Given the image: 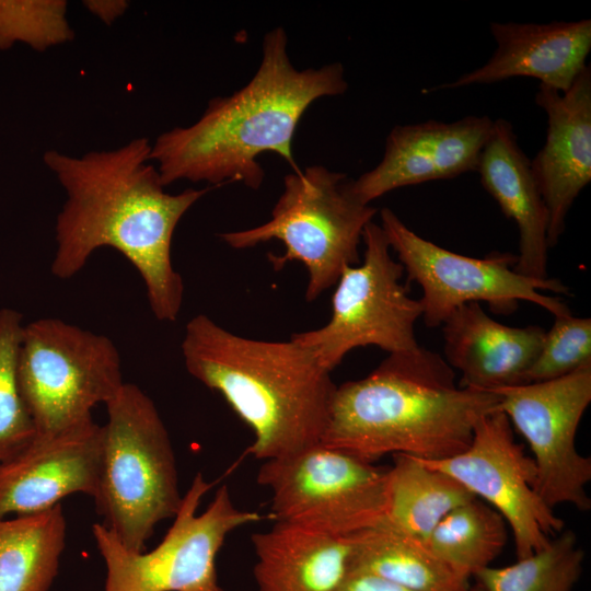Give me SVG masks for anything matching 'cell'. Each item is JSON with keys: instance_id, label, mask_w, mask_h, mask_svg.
Wrapping results in <instances>:
<instances>
[{"instance_id": "1", "label": "cell", "mask_w": 591, "mask_h": 591, "mask_svg": "<svg viewBox=\"0 0 591 591\" xmlns=\"http://www.w3.org/2000/svg\"><path fill=\"white\" fill-rule=\"evenodd\" d=\"M150 153L146 137L81 157L57 150L44 153V163L66 193L56 218L50 269L55 277L70 279L96 250L113 247L138 270L155 318L174 322L184 283L172 264L173 234L210 187L166 193Z\"/></svg>"}, {"instance_id": "2", "label": "cell", "mask_w": 591, "mask_h": 591, "mask_svg": "<svg viewBox=\"0 0 591 591\" xmlns=\"http://www.w3.org/2000/svg\"><path fill=\"white\" fill-rule=\"evenodd\" d=\"M262 48L259 67L242 89L210 100L196 123L174 127L151 144L164 186L186 179L258 189L265 173L257 157L268 151L300 171L291 150L298 123L317 99L347 91L344 67L296 69L282 27L267 32Z\"/></svg>"}, {"instance_id": "3", "label": "cell", "mask_w": 591, "mask_h": 591, "mask_svg": "<svg viewBox=\"0 0 591 591\" xmlns=\"http://www.w3.org/2000/svg\"><path fill=\"white\" fill-rule=\"evenodd\" d=\"M499 402L495 392L456 384L445 359L418 346L336 386L321 442L372 463L387 454L443 460L470 445Z\"/></svg>"}, {"instance_id": "4", "label": "cell", "mask_w": 591, "mask_h": 591, "mask_svg": "<svg viewBox=\"0 0 591 591\" xmlns=\"http://www.w3.org/2000/svg\"><path fill=\"white\" fill-rule=\"evenodd\" d=\"M188 373L218 392L251 428L247 452L267 461L321 442L336 384L315 356L290 338L239 336L198 314L182 341Z\"/></svg>"}, {"instance_id": "5", "label": "cell", "mask_w": 591, "mask_h": 591, "mask_svg": "<svg viewBox=\"0 0 591 591\" xmlns=\"http://www.w3.org/2000/svg\"><path fill=\"white\" fill-rule=\"evenodd\" d=\"M105 406L93 499L119 542L142 552L158 523L174 518L182 503L173 447L153 401L139 386L124 383Z\"/></svg>"}, {"instance_id": "6", "label": "cell", "mask_w": 591, "mask_h": 591, "mask_svg": "<svg viewBox=\"0 0 591 591\" xmlns=\"http://www.w3.org/2000/svg\"><path fill=\"white\" fill-rule=\"evenodd\" d=\"M346 174L322 165L293 172L283 178V190L267 222L219 236L235 250L270 240L285 245L281 255L268 254L276 270L301 262L309 271L308 302L336 285L346 266L359 263L366 225L378 209L358 200Z\"/></svg>"}, {"instance_id": "7", "label": "cell", "mask_w": 591, "mask_h": 591, "mask_svg": "<svg viewBox=\"0 0 591 591\" xmlns=\"http://www.w3.org/2000/svg\"><path fill=\"white\" fill-rule=\"evenodd\" d=\"M16 375L38 436L93 419L92 408L111 401L125 383L111 338L53 317L24 324Z\"/></svg>"}, {"instance_id": "8", "label": "cell", "mask_w": 591, "mask_h": 591, "mask_svg": "<svg viewBox=\"0 0 591 591\" xmlns=\"http://www.w3.org/2000/svg\"><path fill=\"white\" fill-rule=\"evenodd\" d=\"M210 488L197 473L173 524L150 552L129 551L104 524H93L92 534L106 566L104 591H223L217 575L218 553L232 531L262 515L236 508L225 485L197 513Z\"/></svg>"}, {"instance_id": "9", "label": "cell", "mask_w": 591, "mask_h": 591, "mask_svg": "<svg viewBox=\"0 0 591 591\" xmlns=\"http://www.w3.org/2000/svg\"><path fill=\"white\" fill-rule=\"evenodd\" d=\"M257 483L271 491L277 523L348 537L386 518L389 467L322 442L264 461Z\"/></svg>"}, {"instance_id": "10", "label": "cell", "mask_w": 591, "mask_h": 591, "mask_svg": "<svg viewBox=\"0 0 591 591\" xmlns=\"http://www.w3.org/2000/svg\"><path fill=\"white\" fill-rule=\"evenodd\" d=\"M362 242V263L346 266L335 285L329 321L291 336L329 372L358 347L376 346L394 354L419 346L415 325L422 316V306L402 283L404 268L393 259L381 225L369 222Z\"/></svg>"}, {"instance_id": "11", "label": "cell", "mask_w": 591, "mask_h": 591, "mask_svg": "<svg viewBox=\"0 0 591 591\" xmlns=\"http://www.w3.org/2000/svg\"><path fill=\"white\" fill-rule=\"evenodd\" d=\"M391 250L407 274V281L417 282L422 290L419 300L427 326L442 325L459 306L470 302H486L493 312L510 314L519 301H529L554 316L570 314L556 294L568 292L557 279H535L515 271L517 256L494 253L485 258L460 255L428 241L410 230L390 208L380 211Z\"/></svg>"}, {"instance_id": "12", "label": "cell", "mask_w": 591, "mask_h": 591, "mask_svg": "<svg viewBox=\"0 0 591 591\" xmlns=\"http://www.w3.org/2000/svg\"><path fill=\"white\" fill-rule=\"evenodd\" d=\"M499 410L524 437L537 471L536 489L551 508H591V459L576 449L579 422L591 402V364L567 375L495 391Z\"/></svg>"}, {"instance_id": "13", "label": "cell", "mask_w": 591, "mask_h": 591, "mask_svg": "<svg viewBox=\"0 0 591 591\" xmlns=\"http://www.w3.org/2000/svg\"><path fill=\"white\" fill-rule=\"evenodd\" d=\"M420 461L455 478L503 518L513 535L517 559L543 549L551 535L564 530V521L537 493L532 456L515 442L512 425L499 409L479 419L461 453Z\"/></svg>"}, {"instance_id": "14", "label": "cell", "mask_w": 591, "mask_h": 591, "mask_svg": "<svg viewBox=\"0 0 591 591\" xmlns=\"http://www.w3.org/2000/svg\"><path fill=\"white\" fill-rule=\"evenodd\" d=\"M493 129L494 119L473 115L452 123L430 119L394 126L386 137L381 161L351 179V192L358 200L370 205L401 187L476 172Z\"/></svg>"}, {"instance_id": "15", "label": "cell", "mask_w": 591, "mask_h": 591, "mask_svg": "<svg viewBox=\"0 0 591 591\" xmlns=\"http://www.w3.org/2000/svg\"><path fill=\"white\" fill-rule=\"evenodd\" d=\"M102 426L93 419L38 436L0 462V519L48 510L72 494L94 497L102 453Z\"/></svg>"}, {"instance_id": "16", "label": "cell", "mask_w": 591, "mask_h": 591, "mask_svg": "<svg viewBox=\"0 0 591 591\" xmlns=\"http://www.w3.org/2000/svg\"><path fill=\"white\" fill-rule=\"evenodd\" d=\"M535 103L547 116L545 143L531 171L548 211L547 242L557 244L575 199L591 182V68L566 92L540 84Z\"/></svg>"}, {"instance_id": "17", "label": "cell", "mask_w": 591, "mask_h": 591, "mask_svg": "<svg viewBox=\"0 0 591 591\" xmlns=\"http://www.w3.org/2000/svg\"><path fill=\"white\" fill-rule=\"evenodd\" d=\"M496 49L483 66L430 91L491 84L515 77L566 92L587 67L591 20L549 23L491 22Z\"/></svg>"}, {"instance_id": "18", "label": "cell", "mask_w": 591, "mask_h": 591, "mask_svg": "<svg viewBox=\"0 0 591 591\" xmlns=\"http://www.w3.org/2000/svg\"><path fill=\"white\" fill-rule=\"evenodd\" d=\"M445 361L460 371V386L480 391L524 383L545 331L493 320L477 302L456 308L442 323Z\"/></svg>"}, {"instance_id": "19", "label": "cell", "mask_w": 591, "mask_h": 591, "mask_svg": "<svg viewBox=\"0 0 591 591\" xmlns=\"http://www.w3.org/2000/svg\"><path fill=\"white\" fill-rule=\"evenodd\" d=\"M476 172L486 192L518 227L515 271L530 278H548V211L532 174L531 160L519 146L509 120H494Z\"/></svg>"}, {"instance_id": "20", "label": "cell", "mask_w": 591, "mask_h": 591, "mask_svg": "<svg viewBox=\"0 0 591 591\" xmlns=\"http://www.w3.org/2000/svg\"><path fill=\"white\" fill-rule=\"evenodd\" d=\"M252 544L257 591H338L352 573L351 536L276 522Z\"/></svg>"}, {"instance_id": "21", "label": "cell", "mask_w": 591, "mask_h": 591, "mask_svg": "<svg viewBox=\"0 0 591 591\" xmlns=\"http://www.w3.org/2000/svg\"><path fill=\"white\" fill-rule=\"evenodd\" d=\"M352 573H367L409 591H468L457 575L426 542L382 522L351 536Z\"/></svg>"}, {"instance_id": "22", "label": "cell", "mask_w": 591, "mask_h": 591, "mask_svg": "<svg viewBox=\"0 0 591 591\" xmlns=\"http://www.w3.org/2000/svg\"><path fill=\"white\" fill-rule=\"evenodd\" d=\"M66 530L60 503L0 519V591H48L58 573Z\"/></svg>"}, {"instance_id": "23", "label": "cell", "mask_w": 591, "mask_h": 591, "mask_svg": "<svg viewBox=\"0 0 591 591\" xmlns=\"http://www.w3.org/2000/svg\"><path fill=\"white\" fill-rule=\"evenodd\" d=\"M389 467V508L384 523L426 541L454 508L476 497L450 475L417 457L395 454Z\"/></svg>"}, {"instance_id": "24", "label": "cell", "mask_w": 591, "mask_h": 591, "mask_svg": "<svg viewBox=\"0 0 591 591\" xmlns=\"http://www.w3.org/2000/svg\"><path fill=\"white\" fill-rule=\"evenodd\" d=\"M507 533L503 518L475 498L443 517L425 542L452 570L470 579L501 553Z\"/></svg>"}, {"instance_id": "25", "label": "cell", "mask_w": 591, "mask_h": 591, "mask_svg": "<svg viewBox=\"0 0 591 591\" xmlns=\"http://www.w3.org/2000/svg\"><path fill=\"white\" fill-rule=\"evenodd\" d=\"M584 552L572 531H561L543 549L505 567H486L474 578L485 591H571Z\"/></svg>"}, {"instance_id": "26", "label": "cell", "mask_w": 591, "mask_h": 591, "mask_svg": "<svg viewBox=\"0 0 591 591\" xmlns=\"http://www.w3.org/2000/svg\"><path fill=\"white\" fill-rule=\"evenodd\" d=\"M23 327L21 312L0 309V462L18 453L36 436L16 375Z\"/></svg>"}, {"instance_id": "27", "label": "cell", "mask_w": 591, "mask_h": 591, "mask_svg": "<svg viewBox=\"0 0 591 591\" xmlns=\"http://www.w3.org/2000/svg\"><path fill=\"white\" fill-rule=\"evenodd\" d=\"M65 0H0V50L18 43L43 51L73 39Z\"/></svg>"}, {"instance_id": "28", "label": "cell", "mask_w": 591, "mask_h": 591, "mask_svg": "<svg viewBox=\"0 0 591 591\" xmlns=\"http://www.w3.org/2000/svg\"><path fill=\"white\" fill-rule=\"evenodd\" d=\"M554 317L524 383L557 379L591 364V320L571 313Z\"/></svg>"}, {"instance_id": "29", "label": "cell", "mask_w": 591, "mask_h": 591, "mask_svg": "<svg viewBox=\"0 0 591 591\" xmlns=\"http://www.w3.org/2000/svg\"><path fill=\"white\" fill-rule=\"evenodd\" d=\"M338 591H409L378 577L354 572Z\"/></svg>"}, {"instance_id": "30", "label": "cell", "mask_w": 591, "mask_h": 591, "mask_svg": "<svg viewBox=\"0 0 591 591\" xmlns=\"http://www.w3.org/2000/svg\"><path fill=\"white\" fill-rule=\"evenodd\" d=\"M83 5L102 22L111 25L127 11L129 2L125 0H85Z\"/></svg>"}, {"instance_id": "31", "label": "cell", "mask_w": 591, "mask_h": 591, "mask_svg": "<svg viewBox=\"0 0 591 591\" xmlns=\"http://www.w3.org/2000/svg\"><path fill=\"white\" fill-rule=\"evenodd\" d=\"M468 591H485V589L478 582H475L474 586H471Z\"/></svg>"}]
</instances>
